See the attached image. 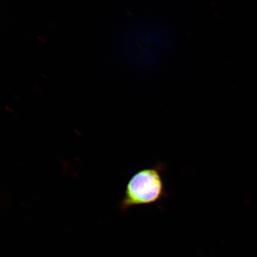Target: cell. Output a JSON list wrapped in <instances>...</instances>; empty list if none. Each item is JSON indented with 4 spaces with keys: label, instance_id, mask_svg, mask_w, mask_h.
I'll return each instance as SVG.
<instances>
[{
    "label": "cell",
    "instance_id": "6da1fadb",
    "mask_svg": "<svg viewBox=\"0 0 257 257\" xmlns=\"http://www.w3.org/2000/svg\"><path fill=\"white\" fill-rule=\"evenodd\" d=\"M176 40L174 30L166 22L145 19L135 23L125 34L124 56L138 71L152 73L168 60Z\"/></svg>",
    "mask_w": 257,
    "mask_h": 257
},
{
    "label": "cell",
    "instance_id": "7a4b0ae2",
    "mask_svg": "<svg viewBox=\"0 0 257 257\" xmlns=\"http://www.w3.org/2000/svg\"><path fill=\"white\" fill-rule=\"evenodd\" d=\"M165 168V163L159 162L134 174L125 189L121 210L157 204L168 197L162 175Z\"/></svg>",
    "mask_w": 257,
    "mask_h": 257
}]
</instances>
